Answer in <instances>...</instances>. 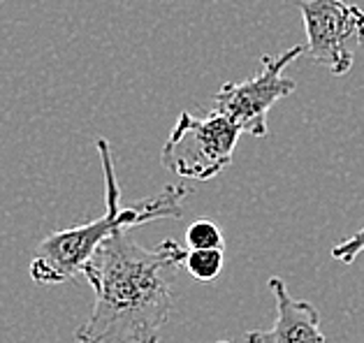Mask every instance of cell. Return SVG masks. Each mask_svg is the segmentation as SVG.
Segmentation results:
<instances>
[{
	"label": "cell",
	"mask_w": 364,
	"mask_h": 343,
	"mask_svg": "<svg viewBox=\"0 0 364 343\" xmlns=\"http://www.w3.org/2000/svg\"><path fill=\"white\" fill-rule=\"evenodd\" d=\"M126 234L119 230L102 241L82 269L95 304L77 343H158L174 311L172 283L186 249L174 239L144 249Z\"/></svg>",
	"instance_id": "1"
},
{
	"label": "cell",
	"mask_w": 364,
	"mask_h": 343,
	"mask_svg": "<svg viewBox=\"0 0 364 343\" xmlns=\"http://www.w3.org/2000/svg\"><path fill=\"white\" fill-rule=\"evenodd\" d=\"M97 151L102 160L105 174V214L86 225H75L68 230L51 232L49 236L35 246L31 258V278L40 285H58L70 283L75 276L82 274L88 258L97 251V246L107 241L119 230L165 221V218H181V202L191 195L186 186H165L158 195L132 202L130 207H121V190L114 172L112 146L107 139H97Z\"/></svg>",
	"instance_id": "2"
},
{
	"label": "cell",
	"mask_w": 364,
	"mask_h": 343,
	"mask_svg": "<svg viewBox=\"0 0 364 343\" xmlns=\"http://www.w3.org/2000/svg\"><path fill=\"white\" fill-rule=\"evenodd\" d=\"M242 135L232 121L214 109L207 116L181 111L163 146L161 163L181 179L209 181L232 163Z\"/></svg>",
	"instance_id": "3"
},
{
	"label": "cell",
	"mask_w": 364,
	"mask_h": 343,
	"mask_svg": "<svg viewBox=\"0 0 364 343\" xmlns=\"http://www.w3.org/2000/svg\"><path fill=\"white\" fill-rule=\"evenodd\" d=\"M306 47H292L281 56H262L260 72L246 82H228L214 95V111L223 114L246 135H267V114L279 100L297 89L292 79L283 77L292 60L304 54Z\"/></svg>",
	"instance_id": "4"
},
{
	"label": "cell",
	"mask_w": 364,
	"mask_h": 343,
	"mask_svg": "<svg viewBox=\"0 0 364 343\" xmlns=\"http://www.w3.org/2000/svg\"><path fill=\"white\" fill-rule=\"evenodd\" d=\"M297 10L311 58L336 77L350 72L355 47L364 45V10L348 0H297Z\"/></svg>",
	"instance_id": "5"
},
{
	"label": "cell",
	"mask_w": 364,
	"mask_h": 343,
	"mask_svg": "<svg viewBox=\"0 0 364 343\" xmlns=\"http://www.w3.org/2000/svg\"><path fill=\"white\" fill-rule=\"evenodd\" d=\"M269 290L277 299V320L269 330L246 332L244 343H325L321 311L314 304L292 297L279 276L269 278Z\"/></svg>",
	"instance_id": "6"
},
{
	"label": "cell",
	"mask_w": 364,
	"mask_h": 343,
	"mask_svg": "<svg viewBox=\"0 0 364 343\" xmlns=\"http://www.w3.org/2000/svg\"><path fill=\"white\" fill-rule=\"evenodd\" d=\"M225 253L223 249H191L186 253L183 269L198 281V283H214L223 271Z\"/></svg>",
	"instance_id": "7"
},
{
	"label": "cell",
	"mask_w": 364,
	"mask_h": 343,
	"mask_svg": "<svg viewBox=\"0 0 364 343\" xmlns=\"http://www.w3.org/2000/svg\"><path fill=\"white\" fill-rule=\"evenodd\" d=\"M186 241L188 249H223V234H220L218 225L207 218L193 221L186 230Z\"/></svg>",
	"instance_id": "8"
},
{
	"label": "cell",
	"mask_w": 364,
	"mask_h": 343,
	"mask_svg": "<svg viewBox=\"0 0 364 343\" xmlns=\"http://www.w3.org/2000/svg\"><path fill=\"white\" fill-rule=\"evenodd\" d=\"M360 253H364V225L353 236H348V239H343L334 246L332 258L336 262H343V265H353Z\"/></svg>",
	"instance_id": "9"
},
{
	"label": "cell",
	"mask_w": 364,
	"mask_h": 343,
	"mask_svg": "<svg viewBox=\"0 0 364 343\" xmlns=\"http://www.w3.org/2000/svg\"><path fill=\"white\" fill-rule=\"evenodd\" d=\"M216 343H232V341H216Z\"/></svg>",
	"instance_id": "10"
},
{
	"label": "cell",
	"mask_w": 364,
	"mask_h": 343,
	"mask_svg": "<svg viewBox=\"0 0 364 343\" xmlns=\"http://www.w3.org/2000/svg\"><path fill=\"white\" fill-rule=\"evenodd\" d=\"M0 5H3V0H0Z\"/></svg>",
	"instance_id": "11"
}]
</instances>
